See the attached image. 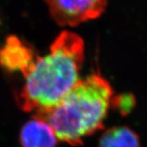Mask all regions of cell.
<instances>
[{
    "mask_svg": "<svg viewBox=\"0 0 147 147\" xmlns=\"http://www.w3.org/2000/svg\"><path fill=\"white\" fill-rule=\"evenodd\" d=\"M84 42L77 34L61 32L45 57H38L16 96L21 110L42 116L52 110L79 80L84 61Z\"/></svg>",
    "mask_w": 147,
    "mask_h": 147,
    "instance_id": "cell-1",
    "label": "cell"
},
{
    "mask_svg": "<svg viewBox=\"0 0 147 147\" xmlns=\"http://www.w3.org/2000/svg\"><path fill=\"white\" fill-rule=\"evenodd\" d=\"M113 93L109 82L93 73L80 79L57 106L38 117L47 121L57 139L79 146L84 137L103 127Z\"/></svg>",
    "mask_w": 147,
    "mask_h": 147,
    "instance_id": "cell-2",
    "label": "cell"
},
{
    "mask_svg": "<svg viewBox=\"0 0 147 147\" xmlns=\"http://www.w3.org/2000/svg\"><path fill=\"white\" fill-rule=\"evenodd\" d=\"M53 20L61 26H77L105 11L108 0H45Z\"/></svg>",
    "mask_w": 147,
    "mask_h": 147,
    "instance_id": "cell-3",
    "label": "cell"
},
{
    "mask_svg": "<svg viewBox=\"0 0 147 147\" xmlns=\"http://www.w3.org/2000/svg\"><path fill=\"white\" fill-rule=\"evenodd\" d=\"M35 60L34 49L15 35L7 37L0 47V66L11 73L21 72L25 76Z\"/></svg>",
    "mask_w": 147,
    "mask_h": 147,
    "instance_id": "cell-4",
    "label": "cell"
},
{
    "mask_svg": "<svg viewBox=\"0 0 147 147\" xmlns=\"http://www.w3.org/2000/svg\"><path fill=\"white\" fill-rule=\"evenodd\" d=\"M57 139L52 127L38 116L28 121L20 134L22 147H56Z\"/></svg>",
    "mask_w": 147,
    "mask_h": 147,
    "instance_id": "cell-5",
    "label": "cell"
},
{
    "mask_svg": "<svg viewBox=\"0 0 147 147\" xmlns=\"http://www.w3.org/2000/svg\"><path fill=\"white\" fill-rule=\"evenodd\" d=\"M99 147H140L139 137L127 127H116L104 133Z\"/></svg>",
    "mask_w": 147,
    "mask_h": 147,
    "instance_id": "cell-6",
    "label": "cell"
},
{
    "mask_svg": "<svg viewBox=\"0 0 147 147\" xmlns=\"http://www.w3.org/2000/svg\"><path fill=\"white\" fill-rule=\"evenodd\" d=\"M112 103L115 108H117L122 115H127L131 111V109L133 107L135 104V100L131 95L123 94L115 96Z\"/></svg>",
    "mask_w": 147,
    "mask_h": 147,
    "instance_id": "cell-7",
    "label": "cell"
}]
</instances>
